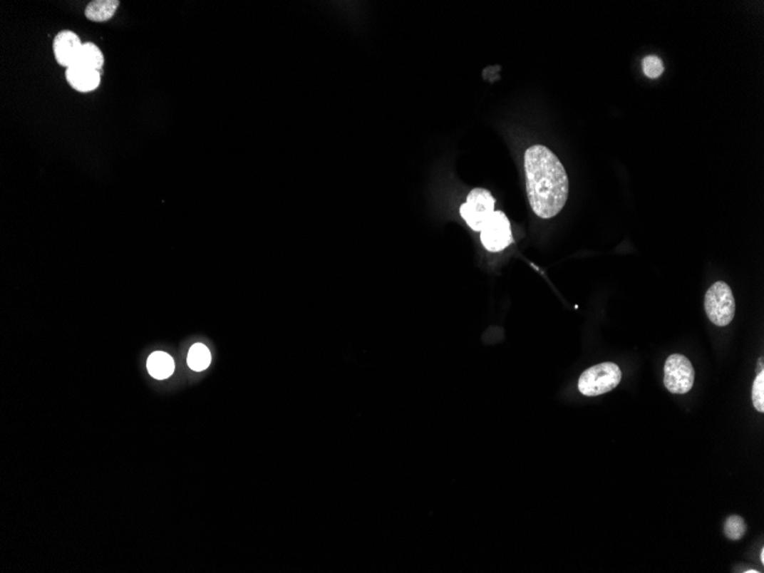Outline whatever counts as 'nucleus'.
I'll return each instance as SVG.
<instances>
[{
  "mask_svg": "<svg viewBox=\"0 0 764 573\" xmlns=\"http://www.w3.org/2000/svg\"><path fill=\"white\" fill-rule=\"evenodd\" d=\"M524 168L533 212L542 219L559 215L569 196V177L559 158L544 145H532L524 155Z\"/></svg>",
  "mask_w": 764,
  "mask_h": 573,
  "instance_id": "f257e3e1",
  "label": "nucleus"
},
{
  "mask_svg": "<svg viewBox=\"0 0 764 573\" xmlns=\"http://www.w3.org/2000/svg\"><path fill=\"white\" fill-rule=\"evenodd\" d=\"M621 370L614 363L605 362L586 370L580 376L578 388L584 396L594 397L614 391L621 381Z\"/></svg>",
  "mask_w": 764,
  "mask_h": 573,
  "instance_id": "f03ea898",
  "label": "nucleus"
},
{
  "mask_svg": "<svg viewBox=\"0 0 764 573\" xmlns=\"http://www.w3.org/2000/svg\"><path fill=\"white\" fill-rule=\"evenodd\" d=\"M705 311L716 326H727L735 314V301L733 291L724 282L718 281L709 287L705 294Z\"/></svg>",
  "mask_w": 764,
  "mask_h": 573,
  "instance_id": "7ed1b4c3",
  "label": "nucleus"
},
{
  "mask_svg": "<svg viewBox=\"0 0 764 573\" xmlns=\"http://www.w3.org/2000/svg\"><path fill=\"white\" fill-rule=\"evenodd\" d=\"M495 200L489 190L475 188L467 196L466 203L461 205L460 215L473 230L482 232L495 212Z\"/></svg>",
  "mask_w": 764,
  "mask_h": 573,
  "instance_id": "20e7f679",
  "label": "nucleus"
},
{
  "mask_svg": "<svg viewBox=\"0 0 764 573\" xmlns=\"http://www.w3.org/2000/svg\"><path fill=\"white\" fill-rule=\"evenodd\" d=\"M664 383L672 394L683 395L691 391L695 370L689 359L681 353H673L666 359Z\"/></svg>",
  "mask_w": 764,
  "mask_h": 573,
  "instance_id": "39448f33",
  "label": "nucleus"
},
{
  "mask_svg": "<svg viewBox=\"0 0 764 573\" xmlns=\"http://www.w3.org/2000/svg\"><path fill=\"white\" fill-rule=\"evenodd\" d=\"M481 241L490 252H500L512 243L510 222L504 212H493L482 229Z\"/></svg>",
  "mask_w": 764,
  "mask_h": 573,
  "instance_id": "423d86ee",
  "label": "nucleus"
},
{
  "mask_svg": "<svg viewBox=\"0 0 764 573\" xmlns=\"http://www.w3.org/2000/svg\"><path fill=\"white\" fill-rule=\"evenodd\" d=\"M81 47H83V43L75 32L69 31V30L58 32L53 41V50H54L56 62L67 69L73 67L78 60Z\"/></svg>",
  "mask_w": 764,
  "mask_h": 573,
  "instance_id": "0eeeda50",
  "label": "nucleus"
},
{
  "mask_svg": "<svg viewBox=\"0 0 764 573\" xmlns=\"http://www.w3.org/2000/svg\"><path fill=\"white\" fill-rule=\"evenodd\" d=\"M68 83L73 90L78 92L87 93L96 90L101 83V75L98 70L90 68L81 67V66H73L68 68L66 71Z\"/></svg>",
  "mask_w": 764,
  "mask_h": 573,
  "instance_id": "6e6552de",
  "label": "nucleus"
},
{
  "mask_svg": "<svg viewBox=\"0 0 764 573\" xmlns=\"http://www.w3.org/2000/svg\"><path fill=\"white\" fill-rule=\"evenodd\" d=\"M147 368L153 378L164 380L173 374L175 364L171 355L165 351H155L147 361Z\"/></svg>",
  "mask_w": 764,
  "mask_h": 573,
  "instance_id": "1a4fd4ad",
  "label": "nucleus"
},
{
  "mask_svg": "<svg viewBox=\"0 0 764 573\" xmlns=\"http://www.w3.org/2000/svg\"><path fill=\"white\" fill-rule=\"evenodd\" d=\"M118 6V0H96L87 5L85 15L93 22H105L113 18Z\"/></svg>",
  "mask_w": 764,
  "mask_h": 573,
  "instance_id": "9d476101",
  "label": "nucleus"
},
{
  "mask_svg": "<svg viewBox=\"0 0 764 573\" xmlns=\"http://www.w3.org/2000/svg\"><path fill=\"white\" fill-rule=\"evenodd\" d=\"M103 62H105V58H103V54H102L99 47L92 43H83L78 60H77L76 64L81 66V67L90 68V69L100 71L101 68L103 67Z\"/></svg>",
  "mask_w": 764,
  "mask_h": 573,
  "instance_id": "9b49d317",
  "label": "nucleus"
},
{
  "mask_svg": "<svg viewBox=\"0 0 764 573\" xmlns=\"http://www.w3.org/2000/svg\"><path fill=\"white\" fill-rule=\"evenodd\" d=\"M211 353H210L209 348L206 347L203 344H195L189 351L187 361H188L189 368L191 370L200 372V371H204L209 368L210 364H211Z\"/></svg>",
  "mask_w": 764,
  "mask_h": 573,
  "instance_id": "f8f14e48",
  "label": "nucleus"
},
{
  "mask_svg": "<svg viewBox=\"0 0 764 573\" xmlns=\"http://www.w3.org/2000/svg\"><path fill=\"white\" fill-rule=\"evenodd\" d=\"M746 531V523L740 516H729L726 523H724V535L728 539L733 540V542L740 540L745 536Z\"/></svg>",
  "mask_w": 764,
  "mask_h": 573,
  "instance_id": "ddd939ff",
  "label": "nucleus"
},
{
  "mask_svg": "<svg viewBox=\"0 0 764 573\" xmlns=\"http://www.w3.org/2000/svg\"><path fill=\"white\" fill-rule=\"evenodd\" d=\"M753 406L758 412H764V371L756 376L752 388Z\"/></svg>",
  "mask_w": 764,
  "mask_h": 573,
  "instance_id": "4468645a",
  "label": "nucleus"
},
{
  "mask_svg": "<svg viewBox=\"0 0 764 573\" xmlns=\"http://www.w3.org/2000/svg\"><path fill=\"white\" fill-rule=\"evenodd\" d=\"M642 67L643 71L648 76L649 78H658V77L663 75L664 73L663 61H661L658 56H646V58L643 60Z\"/></svg>",
  "mask_w": 764,
  "mask_h": 573,
  "instance_id": "2eb2a0df",
  "label": "nucleus"
},
{
  "mask_svg": "<svg viewBox=\"0 0 764 573\" xmlns=\"http://www.w3.org/2000/svg\"><path fill=\"white\" fill-rule=\"evenodd\" d=\"M760 557H761L762 563H764V549L761 550V555H760Z\"/></svg>",
  "mask_w": 764,
  "mask_h": 573,
  "instance_id": "dca6fc26",
  "label": "nucleus"
},
{
  "mask_svg": "<svg viewBox=\"0 0 764 573\" xmlns=\"http://www.w3.org/2000/svg\"><path fill=\"white\" fill-rule=\"evenodd\" d=\"M745 572H747V573H756V572H758V571L748 570V571H745Z\"/></svg>",
  "mask_w": 764,
  "mask_h": 573,
  "instance_id": "f3484780",
  "label": "nucleus"
}]
</instances>
